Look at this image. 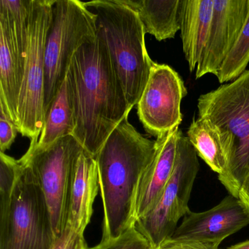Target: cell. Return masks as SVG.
<instances>
[{
	"label": "cell",
	"mask_w": 249,
	"mask_h": 249,
	"mask_svg": "<svg viewBox=\"0 0 249 249\" xmlns=\"http://www.w3.org/2000/svg\"><path fill=\"white\" fill-rule=\"evenodd\" d=\"M67 81L76 122L72 136L95 157L132 110L106 44L98 36L75 52Z\"/></svg>",
	"instance_id": "obj_1"
},
{
	"label": "cell",
	"mask_w": 249,
	"mask_h": 249,
	"mask_svg": "<svg viewBox=\"0 0 249 249\" xmlns=\"http://www.w3.org/2000/svg\"><path fill=\"white\" fill-rule=\"evenodd\" d=\"M128 117L95 157L104 211L101 240L117 237L136 225L138 189L155 153L156 141L142 136Z\"/></svg>",
	"instance_id": "obj_2"
},
{
	"label": "cell",
	"mask_w": 249,
	"mask_h": 249,
	"mask_svg": "<svg viewBox=\"0 0 249 249\" xmlns=\"http://www.w3.org/2000/svg\"><path fill=\"white\" fill-rule=\"evenodd\" d=\"M96 15L97 36L104 42L131 109L137 106L154 62L147 52L138 14L120 0L84 2Z\"/></svg>",
	"instance_id": "obj_3"
},
{
	"label": "cell",
	"mask_w": 249,
	"mask_h": 249,
	"mask_svg": "<svg viewBox=\"0 0 249 249\" xmlns=\"http://www.w3.org/2000/svg\"><path fill=\"white\" fill-rule=\"evenodd\" d=\"M197 107L198 117L218 133L227 156V172L219 180L230 195L238 198L249 170V71L201 95Z\"/></svg>",
	"instance_id": "obj_4"
},
{
	"label": "cell",
	"mask_w": 249,
	"mask_h": 249,
	"mask_svg": "<svg viewBox=\"0 0 249 249\" xmlns=\"http://www.w3.org/2000/svg\"><path fill=\"white\" fill-rule=\"evenodd\" d=\"M20 160L11 205L0 215V249H52L56 235L46 197L31 166Z\"/></svg>",
	"instance_id": "obj_5"
},
{
	"label": "cell",
	"mask_w": 249,
	"mask_h": 249,
	"mask_svg": "<svg viewBox=\"0 0 249 249\" xmlns=\"http://www.w3.org/2000/svg\"><path fill=\"white\" fill-rule=\"evenodd\" d=\"M97 37L96 15L78 0H55L45 49V118L75 52Z\"/></svg>",
	"instance_id": "obj_6"
},
{
	"label": "cell",
	"mask_w": 249,
	"mask_h": 249,
	"mask_svg": "<svg viewBox=\"0 0 249 249\" xmlns=\"http://www.w3.org/2000/svg\"><path fill=\"white\" fill-rule=\"evenodd\" d=\"M55 0H34L29 24L24 80L18 107V132L36 145L45 125V49Z\"/></svg>",
	"instance_id": "obj_7"
},
{
	"label": "cell",
	"mask_w": 249,
	"mask_h": 249,
	"mask_svg": "<svg viewBox=\"0 0 249 249\" xmlns=\"http://www.w3.org/2000/svg\"><path fill=\"white\" fill-rule=\"evenodd\" d=\"M197 154L181 133L173 175L154 208L137 221L138 230L157 249L171 238L180 218L191 212L189 202L199 171Z\"/></svg>",
	"instance_id": "obj_8"
},
{
	"label": "cell",
	"mask_w": 249,
	"mask_h": 249,
	"mask_svg": "<svg viewBox=\"0 0 249 249\" xmlns=\"http://www.w3.org/2000/svg\"><path fill=\"white\" fill-rule=\"evenodd\" d=\"M84 148L72 135L46 148L30 145L23 158L34 170L43 190L56 237L68 224L70 189L74 167Z\"/></svg>",
	"instance_id": "obj_9"
},
{
	"label": "cell",
	"mask_w": 249,
	"mask_h": 249,
	"mask_svg": "<svg viewBox=\"0 0 249 249\" xmlns=\"http://www.w3.org/2000/svg\"><path fill=\"white\" fill-rule=\"evenodd\" d=\"M187 94L183 81L170 66L153 64L146 87L137 104L144 129L159 138L182 122L180 104Z\"/></svg>",
	"instance_id": "obj_10"
},
{
	"label": "cell",
	"mask_w": 249,
	"mask_h": 249,
	"mask_svg": "<svg viewBox=\"0 0 249 249\" xmlns=\"http://www.w3.org/2000/svg\"><path fill=\"white\" fill-rule=\"evenodd\" d=\"M249 224V211L232 195L203 212H192L183 217L171 238L220 245L224 239Z\"/></svg>",
	"instance_id": "obj_11"
},
{
	"label": "cell",
	"mask_w": 249,
	"mask_h": 249,
	"mask_svg": "<svg viewBox=\"0 0 249 249\" xmlns=\"http://www.w3.org/2000/svg\"><path fill=\"white\" fill-rule=\"evenodd\" d=\"M249 14V0H213V12L208 42L196 69V78L216 76L234 46Z\"/></svg>",
	"instance_id": "obj_12"
},
{
	"label": "cell",
	"mask_w": 249,
	"mask_h": 249,
	"mask_svg": "<svg viewBox=\"0 0 249 249\" xmlns=\"http://www.w3.org/2000/svg\"><path fill=\"white\" fill-rule=\"evenodd\" d=\"M181 133L178 127L156 140L154 157L142 176L138 189L137 221L155 207L168 183L176 164L178 143Z\"/></svg>",
	"instance_id": "obj_13"
},
{
	"label": "cell",
	"mask_w": 249,
	"mask_h": 249,
	"mask_svg": "<svg viewBox=\"0 0 249 249\" xmlns=\"http://www.w3.org/2000/svg\"><path fill=\"white\" fill-rule=\"evenodd\" d=\"M99 188L95 157L84 149L74 167L70 189L68 224L77 232L84 234L91 221Z\"/></svg>",
	"instance_id": "obj_14"
},
{
	"label": "cell",
	"mask_w": 249,
	"mask_h": 249,
	"mask_svg": "<svg viewBox=\"0 0 249 249\" xmlns=\"http://www.w3.org/2000/svg\"><path fill=\"white\" fill-rule=\"evenodd\" d=\"M213 12V0H180L182 44L189 71L197 68L208 42Z\"/></svg>",
	"instance_id": "obj_15"
},
{
	"label": "cell",
	"mask_w": 249,
	"mask_h": 249,
	"mask_svg": "<svg viewBox=\"0 0 249 249\" xmlns=\"http://www.w3.org/2000/svg\"><path fill=\"white\" fill-rule=\"evenodd\" d=\"M135 11L145 34L158 41L173 38L180 30V0H120Z\"/></svg>",
	"instance_id": "obj_16"
},
{
	"label": "cell",
	"mask_w": 249,
	"mask_h": 249,
	"mask_svg": "<svg viewBox=\"0 0 249 249\" xmlns=\"http://www.w3.org/2000/svg\"><path fill=\"white\" fill-rule=\"evenodd\" d=\"M25 62L18 56L6 32L0 28V106L17 125Z\"/></svg>",
	"instance_id": "obj_17"
},
{
	"label": "cell",
	"mask_w": 249,
	"mask_h": 249,
	"mask_svg": "<svg viewBox=\"0 0 249 249\" xmlns=\"http://www.w3.org/2000/svg\"><path fill=\"white\" fill-rule=\"evenodd\" d=\"M76 127L75 110L68 81L61 87L46 116L37 148H46L61 138L73 135Z\"/></svg>",
	"instance_id": "obj_18"
},
{
	"label": "cell",
	"mask_w": 249,
	"mask_h": 249,
	"mask_svg": "<svg viewBox=\"0 0 249 249\" xmlns=\"http://www.w3.org/2000/svg\"><path fill=\"white\" fill-rule=\"evenodd\" d=\"M187 138L198 156L222 178L227 172V156L215 129L202 118L194 119L187 132Z\"/></svg>",
	"instance_id": "obj_19"
},
{
	"label": "cell",
	"mask_w": 249,
	"mask_h": 249,
	"mask_svg": "<svg viewBox=\"0 0 249 249\" xmlns=\"http://www.w3.org/2000/svg\"><path fill=\"white\" fill-rule=\"evenodd\" d=\"M34 0H0V27L26 63L29 24Z\"/></svg>",
	"instance_id": "obj_20"
},
{
	"label": "cell",
	"mask_w": 249,
	"mask_h": 249,
	"mask_svg": "<svg viewBox=\"0 0 249 249\" xmlns=\"http://www.w3.org/2000/svg\"><path fill=\"white\" fill-rule=\"evenodd\" d=\"M249 63V14L230 53L220 67L216 77L221 84L237 79Z\"/></svg>",
	"instance_id": "obj_21"
},
{
	"label": "cell",
	"mask_w": 249,
	"mask_h": 249,
	"mask_svg": "<svg viewBox=\"0 0 249 249\" xmlns=\"http://www.w3.org/2000/svg\"><path fill=\"white\" fill-rule=\"evenodd\" d=\"M21 167V160L0 152V215L9 209Z\"/></svg>",
	"instance_id": "obj_22"
},
{
	"label": "cell",
	"mask_w": 249,
	"mask_h": 249,
	"mask_svg": "<svg viewBox=\"0 0 249 249\" xmlns=\"http://www.w3.org/2000/svg\"><path fill=\"white\" fill-rule=\"evenodd\" d=\"M89 249H154V248L135 225L117 237L101 240L99 244Z\"/></svg>",
	"instance_id": "obj_23"
},
{
	"label": "cell",
	"mask_w": 249,
	"mask_h": 249,
	"mask_svg": "<svg viewBox=\"0 0 249 249\" xmlns=\"http://www.w3.org/2000/svg\"><path fill=\"white\" fill-rule=\"evenodd\" d=\"M18 126L13 122L2 106H0V152L5 153L14 143Z\"/></svg>",
	"instance_id": "obj_24"
},
{
	"label": "cell",
	"mask_w": 249,
	"mask_h": 249,
	"mask_svg": "<svg viewBox=\"0 0 249 249\" xmlns=\"http://www.w3.org/2000/svg\"><path fill=\"white\" fill-rule=\"evenodd\" d=\"M52 249H89L84 238V234L77 232L69 224L64 231L56 237Z\"/></svg>",
	"instance_id": "obj_25"
},
{
	"label": "cell",
	"mask_w": 249,
	"mask_h": 249,
	"mask_svg": "<svg viewBox=\"0 0 249 249\" xmlns=\"http://www.w3.org/2000/svg\"><path fill=\"white\" fill-rule=\"evenodd\" d=\"M218 247L219 245L213 243L170 238L165 240L157 249H218Z\"/></svg>",
	"instance_id": "obj_26"
},
{
	"label": "cell",
	"mask_w": 249,
	"mask_h": 249,
	"mask_svg": "<svg viewBox=\"0 0 249 249\" xmlns=\"http://www.w3.org/2000/svg\"><path fill=\"white\" fill-rule=\"evenodd\" d=\"M238 198L249 211V170L240 186Z\"/></svg>",
	"instance_id": "obj_27"
},
{
	"label": "cell",
	"mask_w": 249,
	"mask_h": 249,
	"mask_svg": "<svg viewBox=\"0 0 249 249\" xmlns=\"http://www.w3.org/2000/svg\"><path fill=\"white\" fill-rule=\"evenodd\" d=\"M227 249H249V240L242 242V243H237L234 245Z\"/></svg>",
	"instance_id": "obj_28"
}]
</instances>
